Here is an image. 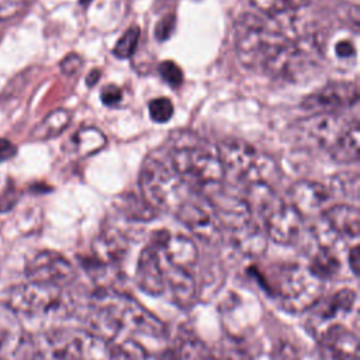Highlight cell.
Here are the masks:
<instances>
[{"label":"cell","mask_w":360,"mask_h":360,"mask_svg":"<svg viewBox=\"0 0 360 360\" xmlns=\"http://www.w3.org/2000/svg\"><path fill=\"white\" fill-rule=\"evenodd\" d=\"M274 21L243 14L235 24V46L240 62L249 68H267L290 41Z\"/></svg>","instance_id":"6da1fadb"},{"label":"cell","mask_w":360,"mask_h":360,"mask_svg":"<svg viewBox=\"0 0 360 360\" xmlns=\"http://www.w3.org/2000/svg\"><path fill=\"white\" fill-rule=\"evenodd\" d=\"M139 187L142 198L156 212L174 211L186 200V183L169 162L156 156H148L141 167Z\"/></svg>","instance_id":"7a4b0ae2"},{"label":"cell","mask_w":360,"mask_h":360,"mask_svg":"<svg viewBox=\"0 0 360 360\" xmlns=\"http://www.w3.org/2000/svg\"><path fill=\"white\" fill-rule=\"evenodd\" d=\"M225 174H232L246 186L252 183H273L280 179L276 162L240 139H228L218 145L217 152Z\"/></svg>","instance_id":"3957f363"},{"label":"cell","mask_w":360,"mask_h":360,"mask_svg":"<svg viewBox=\"0 0 360 360\" xmlns=\"http://www.w3.org/2000/svg\"><path fill=\"white\" fill-rule=\"evenodd\" d=\"M270 292L287 312L300 314L315 307L321 298L322 281L307 266L288 264L277 270Z\"/></svg>","instance_id":"277c9868"},{"label":"cell","mask_w":360,"mask_h":360,"mask_svg":"<svg viewBox=\"0 0 360 360\" xmlns=\"http://www.w3.org/2000/svg\"><path fill=\"white\" fill-rule=\"evenodd\" d=\"M170 162L186 183L205 193L222 186L225 179L224 166L217 153L201 145H179L170 153Z\"/></svg>","instance_id":"5b68a950"},{"label":"cell","mask_w":360,"mask_h":360,"mask_svg":"<svg viewBox=\"0 0 360 360\" xmlns=\"http://www.w3.org/2000/svg\"><path fill=\"white\" fill-rule=\"evenodd\" d=\"M6 304L17 314L46 315L62 304V290L56 285L27 281L11 287L6 292Z\"/></svg>","instance_id":"8992f818"},{"label":"cell","mask_w":360,"mask_h":360,"mask_svg":"<svg viewBox=\"0 0 360 360\" xmlns=\"http://www.w3.org/2000/svg\"><path fill=\"white\" fill-rule=\"evenodd\" d=\"M25 274L28 281L62 287L76 277V269L63 255L42 250L27 263Z\"/></svg>","instance_id":"52a82bcc"},{"label":"cell","mask_w":360,"mask_h":360,"mask_svg":"<svg viewBox=\"0 0 360 360\" xmlns=\"http://www.w3.org/2000/svg\"><path fill=\"white\" fill-rule=\"evenodd\" d=\"M111 301L122 329H129L152 338L165 336L166 325L158 316H155V314L143 308L131 297L112 294Z\"/></svg>","instance_id":"ba28073f"},{"label":"cell","mask_w":360,"mask_h":360,"mask_svg":"<svg viewBox=\"0 0 360 360\" xmlns=\"http://www.w3.org/2000/svg\"><path fill=\"white\" fill-rule=\"evenodd\" d=\"M179 221L194 235L197 239L214 245L219 242L222 232L212 210L208 202L201 204L198 201H191L186 198L180 207L176 210Z\"/></svg>","instance_id":"9c48e42d"},{"label":"cell","mask_w":360,"mask_h":360,"mask_svg":"<svg viewBox=\"0 0 360 360\" xmlns=\"http://www.w3.org/2000/svg\"><path fill=\"white\" fill-rule=\"evenodd\" d=\"M150 245L159 249L162 259L170 267L190 270L198 262V248L195 242L180 233H170L166 229L153 232Z\"/></svg>","instance_id":"30bf717a"},{"label":"cell","mask_w":360,"mask_h":360,"mask_svg":"<svg viewBox=\"0 0 360 360\" xmlns=\"http://www.w3.org/2000/svg\"><path fill=\"white\" fill-rule=\"evenodd\" d=\"M263 226L270 240L278 245H291L302 232L304 218L291 204L281 201L263 218Z\"/></svg>","instance_id":"8fae6325"},{"label":"cell","mask_w":360,"mask_h":360,"mask_svg":"<svg viewBox=\"0 0 360 360\" xmlns=\"http://www.w3.org/2000/svg\"><path fill=\"white\" fill-rule=\"evenodd\" d=\"M207 202L221 228L225 226L235 231L252 219V212L245 197L228 194L221 186L207 193Z\"/></svg>","instance_id":"7c38bea8"},{"label":"cell","mask_w":360,"mask_h":360,"mask_svg":"<svg viewBox=\"0 0 360 360\" xmlns=\"http://www.w3.org/2000/svg\"><path fill=\"white\" fill-rule=\"evenodd\" d=\"M357 89L352 83H329L319 90L308 94L301 107L305 111L321 114L335 112L339 108L350 107L357 101Z\"/></svg>","instance_id":"4fadbf2b"},{"label":"cell","mask_w":360,"mask_h":360,"mask_svg":"<svg viewBox=\"0 0 360 360\" xmlns=\"http://www.w3.org/2000/svg\"><path fill=\"white\" fill-rule=\"evenodd\" d=\"M138 287L149 295L165 292V267L158 248L148 243L139 253L135 270Z\"/></svg>","instance_id":"5bb4252c"},{"label":"cell","mask_w":360,"mask_h":360,"mask_svg":"<svg viewBox=\"0 0 360 360\" xmlns=\"http://www.w3.org/2000/svg\"><path fill=\"white\" fill-rule=\"evenodd\" d=\"M302 134L322 148H330L333 142L347 128L342 117L335 112L314 114L308 120L302 121Z\"/></svg>","instance_id":"9a60e30c"},{"label":"cell","mask_w":360,"mask_h":360,"mask_svg":"<svg viewBox=\"0 0 360 360\" xmlns=\"http://www.w3.org/2000/svg\"><path fill=\"white\" fill-rule=\"evenodd\" d=\"M290 195L291 205L301 214L302 218L305 215H315L316 212L322 211L330 200V191L326 188V186L312 180H300L294 183L290 190Z\"/></svg>","instance_id":"2e32d148"},{"label":"cell","mask_w":360,"mask_h":360,"mask_svg":"<svg viewBox=\"0 0 360 360\" xmlns=\"http://www.w3.org/2000/svg\"><path fill=\"white\" fill-rule=\"evenodd\" d=\"M165 292L180 308H191L198 297V288L190 270L165 267Z\"/></svg>","instance_id":"e0dca14e"},{"label":"cell","mask_w":360,"mask_h":360,"mask_svg":"<svg viewBox=\"0 0 360 360\" xmlns=\"http://www.w3.org/2000/svg\"><path fill=\"white\" fill-rule=\"evenodd\" d=\"M321 345L330 360H352L357 356V336L340 323L328 325L321 333Z\"/></svg>","instance_id":"ac0fdd59"},{"label":"cell","mask_w":360,"mask_h":360,"mask_svg":"<svg viewBox=\"0 0 360 360\" xmlns=\"http://www.w3.org/2000/svg\"><path fill=\"white\" fill-rule=\"evenodd\" d=\"M86 330L55 329L46 335V347L53 360H82Z\"/></svg>","instance_id":"d6986e66"},{"label":"cell","mask_w":360,"mask_h":360,"mask_svg":"<svg viewBox=\"0 0 360 360\" xmlns=\"http://www.w3.org/2000/svg\"><path fill=\"white\" fill-rule=\"evenodd\" d=\"M323 222L336 238L357 239L360 231V215L356 207L338 204L323 212Z\"/></svg>","instance_id":"ffe728a7"},{"label":"cell","mask_w":360,"mask_h":360,"mask_svg":"<svg viewBox=\"0 0 360 360\" xmlns=\"http://www.w3.org/2000/svg\"><path fill=\"white\" fill-rule=\"evenodd\" d=\"M232 242L235 249L243 256L259 257L266 252L269 238L263 224L252 218L245 225L232 231Z\"/></svg>","instance_id":"44dd1931"},{"label":"cell","mask_w":360,"mask_h":360,"mask_svg":"<svg viewBox=\"0 0 360 360\" xmlns=\"http://www.w3.org/2000/svg\"><path fill=\"white\" fill-rule=\"evenodd\" d=\"M128 250L127 238L117 229H105L93 243L94 257L104 266L115 264L125 257Z\"/></svg>","instance_id":"7402d4cb"},{"label":"cell","mask_w":360,"mask_h":360,"mask_svg":"<svg viewBox=\"0 0 360 360\" xmlns=\"http://www.w3.org/2000/svg\"><path fill=\"white\" fill-rule=\"evenodd\" d=\"M323 51H326V58L335 63L353 65L357 58L356 34L350 31H339L333 34L326 42Z\"/></svg>","instance_id":"603a6c76"},{"label":"cell","mask_w":360,"mask_h":360,"mask_svg":"<svg viewBox=\"0 0 360 360\" xmlns=\"http://www.w3.org/2000/svg\"><path fill=\"white\" fill-rule=\"evenodd\" d=\"M359 132H360V127L357 121H354L353 124H349L347 128L342 132V135L329 148V153L332 159L340 163L356 162L360 153Z\"/></svg>","instance_id":"cb8c5ba5"},{"label":"cell","mask_w":360,"mask_h":360,"mask_svg":"<svg viewBox=\"0 0 360 360\" xmlns=\"http://www.w3.org/2000/svg\"><path fill=\"white\" fill-rule=\"evenodd\" d=\"M307 267L315 277L323 281L332 278L339 271L340 262L330 245H319Z\"/></svg>","instance_id":"d4e9b609"},{"label":"cell","mask_w":360,"mask_h":360,"mask_svg":"<svg viewBox=\"0 0 360 360\" xmlns=\"http://www.w3.org/2000/svg\"><path fill=\"white\" fill-rule=\"evenodd\" d=\"M69 122H70V114L66 110H63V108L55 110L51 114H48L35 127L32 135L35 139H41V141L53 138V136L59 135L69 125Z\"/></svg>","instance_id":"484cf974"},{"label":"cell","mask_w":360,"mask_h":360,"mask_svg":"<svg viewBox=\"0 0 360 360\" xmlns=\"http://www.w3.org/2000/svg\"><path fill=\"white\" fill-rule=\"evenodd\" d=\"M72 141L76 152L83 156L97 153L107 143L105 135L97 128H83L76 132Z\"/></svg>","instance_id":"4316f807"},{"label":"cell","mask_w":360,"mask_h":360,"mask_svg":"<svg viewBox=\"0 0 360 360\" xmlns=\"http://www.w3.org/2000/svg\"><path fill=\"white\" fill-rule=\"evenodd\" d=\"M357 297L354 290L352 288H342L336 291L329 300L325 307V309L321 312L323 318H333L339 314H347L350 312L356 305Z\"/></svg>","instance_id":"83f0119b"},{"label":"cell","mask_w":360,"mask_h":360,"mask_svg":"<svg viewBox=\"0 0 360 360\" xmlns=\"http://www.w3.org/2000/svg\"><path fill=\"white\" fill-rule=\"evenodd\" d=\"M146 349L134 339L111 343V360H148Z\"/></svg>","instance_id":"f1b7e54d"},{"label":"cell","mask_w":360,"mask_h":360,"mask_svg":"<svg viewBox=\"0 0 360 360\" xmlns=\"http://www.w3.org/2000/svg\"><path fill=\"white\" fill-rule=\"evenodd\" d=\"M121 211L131 221H150L158 212L143 201V198L138 200L134 195L122 200Z\"/></svg>","instance_id":"f546056e"},{"label":"cell","mask_w":360,"mask_h":360,"mask_svg":"<svg viewBox=\"0 0 360 360\" xmlns=\"http://www.w3.org/2000/svg\"><path fill=\"white\" fill-rule=\"evenodd\" d=\"M222 360H252L249 347L245 345L242 336L226 335L221 346Z\"/></svg>","instance_id":"4dcf8cb0"},{"label":"cell","mask_w":360,"mask_h":360,"mask_svg":"<svg viewBox=\"0 0 360 360\" xmlns=\"http://www.w3.org/2000/svg\"><path fill=\"white\" fill-rule=\"evenodd\" d=\"M141 37V31L138 27L128 28L117 41V44L112 48V53L120 59H127L134 55L138 41Z\"/></svg>","instance_id":"1f68e13d"},{"label":"cell","mask_w":360,"mask_h":360,"mask_svg":"<svg viewBox=\"0 0 360 360\" xmlns=\"http://www.w3.org/2000/svg\"><path fill=\"white\" fill-rule=\"evenodd\" d=\"M260 11L269 17H276L290 10L298 8L301 0H250Z\"/></svg>","instance_id":"d6a6232c"},{"label":"cell","mask_w":360,"mask_h":360,"mask_svg":"<svg viewBox=\"0 0 360 360\" xmlns=\"http://www.w3.org/2000/svg\"><path fill=\"white\" fill-rule=\"evenodd\" d=\"M148 110H149L150 118L159 124L167 122L173 117V112H174L173 103L166 97H159V98L150 100Z\"/></svg>","instance_id":"836d02e7"},{"label":"cell","mask_w":360,"mask_h":360,"mask_svg":"<svg viewBox=\"0 0 360 360\" xmlns=\"http://www.w3.org/2000/svg\"><path fill=\"white\" fill-rule=\"evenodd\" d=\"M270 360H301V356L291 342L280 340L273 346Z\"/></svg>","instance_id":"e575fe53"},{"label":"cell","mask_w":360,"mask_h":360,"mask_svg":"<svg viewBox=\"0 0 360 360\" xmlns=\"http://www.w3.org/2000/svg\"><path fill=\"white\" fill-rule=\"evenodd\" d=\"M159 75L172 87H179L183 83L181 69L172 60H165L159 65Z\"/></svg>","instance_id":"d590c367"},{"label":"cell","mask_w":360,"mask_h":360,"mask_svg":"<svg viewBox=\"0 0 360 360\" xmlns=\"http://www.w3.org/2000/svg\"><path fill=\"white\" fill-rule=\"evenodd\" d=\"M121 98H122V91L120 87L114 84H108L101 90V101L108 107L117 105L121 101Z\"/></svg>","instance_id":"8d00e7d4"},{"label":"cell","mask_w":360,"mask_h":360,"mask_svg":"<svg viewBox=\"0 0 360 360\" xmlns=\"http://www.w3.org/2000/svg\"><path fill=\"white\" fill-rule=\"evenodd\" d=\"M174 30V17L166 15L158 25H156V38L159 41L167 39Z\"/></svg>","instance_id":"74e56055"},{"label":"cell","mask_w":360,"mask_h":360,"mask_svg":"<svg viewBox=\"0 0 360 360\" xmlns=\"http://www.w3.org/2000/svg\"><path fill=\"white\" fill-rule=\"evenodd\" d=\"M82 68V58L76 53H70L60 62V69L65 75H75Z\"/></svg>","instance_id":"f35d334b"},{"label":"cell","mask_w":360,"mask_h":360,"mask_svg":"<svg viewBox=\"0 0 360 360\" xmlns=\"http://www.w3.org/2000/svg\"><path fill=\"white\" fill-rule=\"evenodd\" d=\"M15 152L17 149L11 141L0 138V163L11 159L15 155Z\"/></svg>","instance_id":"ab89813d"},{"label":"cell","mask_w":360,"mask_h":360,"mask_svg":"<svg viewBox=\"0 0 360 360\" xmlns=\"http://www.w3.org/2000/svg\"><path fill=\"white\" fill-rule=\"evenodd\" d=\"M359 260H360V253H359V245L354 243L350 249H349V256H347V263H349V267L352 270V273L354 276H357L359 273Z\"/></svg>","instance_id":"60d3db41"},{"label":"cell","mask_w":360,"mask_h":360,"mask_svg":"<svg viewBox=\"0 0 360 360\" xmlns=\"http://www.w3.org/2000/svg\"><path fill=\"white\" fill-rule=\"evenodd\" d=\"M98 79H100V72L96 69V70H93V72L86 77V83H87V86H94V84L98 82Z\"/></svg>","instance_id":"b9f144b4"},{"label":"cell","mask_w":360,"mask_h":360,"mask_svg":"<svg viewBox=\"0 0 360 360\" xmlns=\"http://www.w3.org/2000/svg\"><path fill=\"white\" fill-rule=\"evenodd\" d=\"M201 360H217V359H211V357H204V359H201Z\"/></svg>","instance_id":"7bdbcfd3"},{"label":"cell","mask_w":360,"mask_h":360,"mask_svg":"<svg viewBox=\"0 0 360 360\" xmlns=\"http://www.w3.org/2000/svg\"><path fill=\"white\" fill-rule=\"evenodd\" d=\"M87 1H90V0H82V3H87Z\"/></svg>","instance_id":"ee69618b"},{"label":"cell","mask_w":360,"mask_h":360,"mask_svg":"<svg viewBox=\"0 0 360 360\" xmlns=\"http://www.w3.org/2000/svg\"><path fill=\"white\" fill-rule=\"evenodd\" d=\"M352 360H359V359H357V356H356V357H353V359H352Z\"/></svg>","instance_id":"f6af8a7d"}]
</instances>
